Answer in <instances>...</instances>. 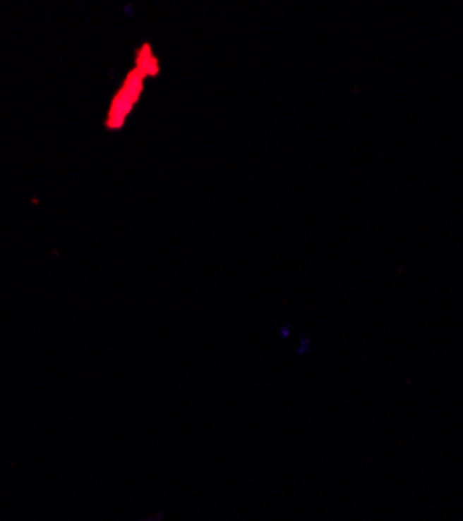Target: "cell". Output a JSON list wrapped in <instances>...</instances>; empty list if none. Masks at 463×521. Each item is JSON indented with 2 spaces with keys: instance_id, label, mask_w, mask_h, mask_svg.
I'll list each match as a JSON object with an SVG mask.
<instances>
[{
  "instance_id": "1",
  "label": "cell",
  "mask_w": 463,
  "mask_h": 521,
  "mask_svg": "<svg viewBox=\"0 0 463 521\" xmlns=\"http://www.w3.org/2000/svg\"><path fill=\"white\" fill-rule=\"evenodd\" d=\"M161 71H163V63H161V54L157 52L155 44L148 40L140 42L138 47L134 48L128 69L124 71L121 80L117 82L115 90L107 100L104 115H102V128L107 132L117 134L130 123L140 102L146 96L150 82H155L161 75Z\"/></svg>"
}]
</instances>
